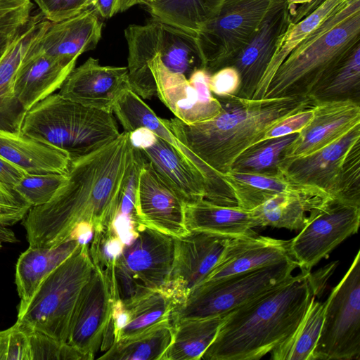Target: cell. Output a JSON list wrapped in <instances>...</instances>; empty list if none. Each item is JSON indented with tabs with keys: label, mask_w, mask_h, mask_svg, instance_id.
I'll use <instances>...</instances> for the list:
<instances>
[{
	"label": "cell",
	"mask_w": 360,
	"mask_h": 360,
	"mask_svg": "<svg viewBox=\"0 0 360 360\" xmlns=\"http://www.w3.org/2000/svg\"><path fill=\"white\" fill-rule=\"evenodd\" d=\"M129 133L70 160L66 179L46 203L31 207L22 224L29 245L53 247L89 241L110 225L134 160Z\"/></svg>",
	"instance_id": "1"
},
{
	"label": "cell",
	"mask_w": 360,
	"mask_h": 360,
	"mask_svg": "<svg viewBox=\"0 0 360 360\" xmlns=\"http://www.w3.org/2000/svg\"><path fill=\"white\" fill-rule=\"evenodd\" d=\"M310 271H301L224 316L203 360H257L285 342L316 297Z\"/></svg>",
	"instance_id": "2"
},
{
	"label": "cell",
	"mask_w": 360,
	"mask_h": 360,
	"mask_svg": "<svg viewBox=\"0 0 360 360\" xmlns=\"http://www.w3.org/2000/svg\"><path fill=\"white\" fill-rule=\"evenodd\" d=\"M216 98L221 109L208 120L188 124L175 117L166 122L179 141L220 174L230 171L240 154L261 141L273 125L314 103L302 96Z\"/></svg>",
	"instance_id": "3"
},
{
	"label": "cell",
	"mask_w": 360,
	"mask_h": 360,
	"mask_svg": "<svg viewBox=\"0 0 360 360\" xmlns=\"http://www.w3.org/2000/svg\"><path fill=\"white\" fill-rule=\"evenodd\" d=\"M360 44V0H347L297 46L264 98L308 96L316 84Z\"/></svg>",
	"instance_id": "4"
},
{
	"label": "cell",
	"mask_w": 360,
	"mask_h": 360,
	"mask_svg": "<svg viewBox=\"0 0 360 360\" xmlns=\"http://www.w3.org/2000/svg\"><path fill=\"white\" fill-rule=\"evenodd\" d=\"M21 131L65 153L70 160L87 155L120 135L112 112L52 94L26 111Z\"/></svg>",
	"instance_id": "5"
},
{
	"label": "cell",
	"mask_w": 360,
	"mask_h": 360,
	"mask_svg": "<svg viewBox=\"0 0 360 360\" xmlns=\"http://www.w3.org/2000/svg\"><path fill=\"white\" fill-rule=\"evenodd\" d=\"M94 269L89 243L80 244L40 284L30 302L18 309L16 322L67 343L72 315Z\"/></svg>",
	"instance_id": "6"
},
{
	"label": "cell",
	"mask_w": 360,
	"mask_h": 360,
	"mask_svg": "<svg viewBox=\"0 0 360 360\" xmlns=\"http://www.w3.org/2000/svg\"><path fill=\"white\" fill-rule=\"evenodd\" d=\"M279 169L297 183L360 205V124L312 153L283 159Z\"/></svg>",
	"instance_id": "7"
},
{
	"label": "cell",
	"mask_w": 360,
	"mask_h": 360,
	"mask_svg": "<svg viewBox=\"0 0 360 360\" xmlns=\"http://www.w3.org/2000/svg\"><path fill=\"white\" fill-rule=\"evenodd\" d=\"M299 268L292 258L262 268L204 282L172 312V324L184 319L224 316L288 279Z\"/></svg>",
	"instance_id": "8"
},
{
	"label": "cell",
	"mask_w": 360,
	"mask_h": 360,
	"mask_svg": "<svg viewBox=\"0 0 360 360\" xmlns=\"http://www.w3.org/2000/svg\"><path fill=\"white\" fill-rule=\"evenodd\" d=\"M174 258V237L142 226L124 245L112 272L115 301L128 304L143 295L165 289Z\"/></svg>",
	"instance_id": "9"
},
{
	"label": "cell",
	"mask_w": 360,
	"mask_h": 360,
	"mask_svg": "<svg viewBox=\"0 0 360 360\" xmlns=\"http://www.w3.org/2000/svg\"><path fill=\"white\" fill-rule=\"evenodd\" d=\"M360 254L325 302L313 360L360 359Z\"/></svg>",
	"instance_id": "10"
},
{
	"label": "cell",
	"mask_w": 360,
	"mask_h": 360,
	"mask_svg": "<svg viewBox=\"0 0 360 360\" xmlns=\"http://www.w3.org/2000/svg\"><path fill=\"white\" fill-rule=\"evenodd\" d=\"M272 0H225L197 34L205 70L210 75L230 66L247 44Z\"/></svg>",
	"instance_id": "11"
},
{
	"label": "cell",
	"mask_w": 360,
	"mask_h": 360,
	"mask_svg": "<svg viewBox=\"0 0 360 360\" xmlns=\"http://www.w3.org/2000/svg\"><path fill=\"white\" fill-rule=\"evenodd\" d=\"M309 214L304 226L290 244L292 258L306 271L357 232L360 205L328 196Z\"/></svg>",
	"instance_id": "12"
},
{
	"label": "cell",
	"mask_w": 360,
	"mask_h": 360,
	"mask_svg": "<svg viewBox=\"0 0 360 360\" xmlns=\"http://www.w3.org/2000/svg\"><path fill=\"white\" fill-rule=\"evenodd\" d=\"M112 112L121 123L124 131L129 133L138 127H145L169 143L203 179L205 200L223 206H238L234 193L223 174L209 166L179 141L166 120L158 117L131 89H127L120 96L112 108Z\"/></svg>",
	"instance_id": "13"
},
{
	"label": "cell",
	"mask_w": 360,
	"mask_h": 360,
	"mask_svg": "<svg viewBox=\"0 0 360 360\" xmlns=\"http://www.w3.org/2000/svg\"><path fill=\"white\" fill-rule=\"evenodd\" d=\"M128 59L157 56L172 72L187 79L205 68L197 37L160 20L153 19L145 25H130L124 31Z\"/></svg>",
	"instance_id": "14"
},
{
	"label": "cell",
	"mask_w": 360,
	"mask_h": 360,
	"mask_svg": "<svg viewBox=\"0 0 360 360\" xmlns=\"http://www.w3.org/2000/svg\"><path fill=\"white\" fill-rule=\"evenodd\" d=\"M115 298L110 278L94 265L87 282L76 302L70 324L67 343L85 360L93 359L112 326Z\"/></svg>",
	"instance_id": "15"
},
{
	"label": "cell",
	"mask_w": 360,
	"mask_h": 360,
	"mask_svg": "<svg viewBox=\"0 0 360 360\" xmlns=\"http://www.w3.org/2000/svg\"><path fill=\"white\" fill-rule=\"evenodd\" d=\"M230 237L200 231H189L174 238V258L169 283L165 288L176 306L199 285L219 262Z\"/></svg>",
	"instance_id": "16"
},
{
	"label": "cell",
	"mask_w": 360,
	"mask_h": 360,
	"mask_svg": "<svg viewBox=\"0 0 360 360\" xmlns=\"http://www.w3.org/2000/svg\"><path fill=\"white\" fill-rule=\"evenodd\" d=\"M286 0H272L257 30L230 66L240 77L236 96L252 98L275 53L280 38L291 24Z\"/></svg>",
	"instance_id": "17"
},
{
	"label": "cell",
	"mask_w": 360,
	"mask_h": 360,
	"mask_svg": "<svg viewBox=\"0 0 360 360\" xmlns=\"http://www.w3.org/2000/svg\"><path fill=\"white\" fill-rule=\"evenodd\" d=\"M186 203L145 160L137 176L136 211L141 226L174 238L189 232L185 221Z\"/></svg>",
	"instance_id": "18"
},
{
	"label": "cell",
	"mask_w": 360,
	"mask_h": 360,
	"mask_svg": "<svg viewBox=\"0 0 360 360\" xmlns=\"http://www.w3.org/2000/svg\"><path fill=\"white\" fill-rule=\"evenodd\" d=\"M130 88L127 67L103 66L89 58L74 68L58 94L86 106L112 112L124 91Z\"/></svg>",
	"instance_id": "19"
},
{
	"label": "cell",
	"mask_w": 360,
	"mask_h": 360,
	"mask_svg": "<svg viewBox=\"0 0 360 360\" xmlns=\"http://www.w3.org/2000/svg\"><path fill=\"white\" fill-rule=\"evenodd\" d=\"M313 110L311 120L285 148L283 159L312 153L360 124V103L354 101H314Z\"/></svg>",
	"instance_id": "20"
},
{
	"label": "cell",
	"mask_w": 360,
	"mask_h": 360,
	"mask_svg": "<svg viewBox=\"0 0 360 360\" xmlns=\"http://www.w3.org/2000/svg\"><path fill=\"white\" fill-rule=\"evenodd\" d=\"M103 23L91 7L66 20L50 22L27 53H43L58 60L72 62L98 43Z\"/></svg>",
	"instance_id": "21"
},
{
	"label": "cell",
	"mask_w": 360,
	"mask_h": 360,
	"mask_svg": "<svg viewBox=\"0 0 360 360\" xmlns=\"http://www.w3.org/2000/svg\"><path fill=\"white\" fill-rule=\"evenodd\" d=\"M290 244V240L259 236L255 232L231 238L219 262L201 283L292 258Z\"/></svg>",
	"instance_id": "22"
},
{
	"label": "cell",
	"mask_w": 360,
	"mask_h": 360,
	"mask_svg": "<svg viewBox=\"0 0 360 360\" xmlns=\"http://www.w3.org/2000/svg\"><path fill=\"white\" fill-rule=\"evenodd\" d=\"M49 24L40 13L32 15L0 58V129L21 131L25 112L15 98V78L28 49Z\"/></svg>",
	"instance_id": "23"
},
{
	"label": "cell",
	"mask_w": 360,
	"mask_h": 360,
	"mask_svg": "<svg viewBox=\"0 0 360 360\" xmlns=\"http://www.w3.org/2000/svg\"><path fill=\"white\" fill-rule=\"evenodd\" d=\"M76 61L56 59L43 53H26L14 82V96L25 112L60 89Z\"/></svg>",
	"instance_id": "24"
},
{
	"label": "cell",
	"mask_w": 360,
	"mask_h": 360,
	"mask_svg": "<svg viewBox=\"0 0 360 360\" xmlns=\"http://www.w3.org/2000/svg\"><path fill=\"white\" fill-rule=\"evenodd\" d=\"M0 157L28 174H66L70 164L65 153L20 130L0 129Z\"/></svg>",
	"instance_id": "25"
},
{
	"label": "cell",
	"mask_w": 360,
	"mask_h": 360,
	"mask_svg": "<svg viewBox=\"0 0 360 360\" xmlns=\"http://www.w3.org/2000/svg\"><path fill=\"white\" fill-rule=\"evenodd\" d=\"M139 150L186 204L205 199L206 190L203 179L169 143L157 136L150 145Z\"/></svg>",
	"instance_id": "26"
},
{
	"label": "cell",
	"mask_w": 360,
	"mask_h": 360,
	"mask_svg": "<svg viewBox=\"0 0 360 360\" xmlns=\"http://www.w3.org/2000/svg\"><path fill=\"white\" fill-rule=\"evenodd\" d=\"M232 188L238 205L253 210L277 195L329 196L318 188L297 183L281 171L273 174H251L229 171L222 174Z\"/></svg>",
	"instance_id": "27"
},
{
	"label": "cell",
	"mask_w": 360,
	"mask_h": 360,
	"mask_svg": "<svg viewBox=\"0 0 360 360\" xmlns=\"http://www.w3.org/2000/svg\"><path fill=\"white\" fill-rule=\"evenodd\" d=\"M185 221L188 231H205L230 238L255 233L262 227L252 210L240 206H223L205 199L185 205Z\"/></svg>",
	"instance_id": "28"
},
{
	"label": "cell",
	"mask_w": 360,
	"mask_h": 360,
	"mask_svg": "<svg viewBox=\"0 0 360 360\" xmlns=\"http://www.w3.org/2000/svg\"><path fill=\"white\" fill-rule=\"evenodd\" d=\"M176 307L174 299L165 289L149 292L128 304L115 301L112 342L132 336L170 319Z\"/></svg>",
	"instance_id": "29"
},
{
	"label": "cell",
	"mask_w": 360,
	"mask_h": 360,
	"mask_svg": "<svg viewBox=\"0 0 360 360\" xmlns=\"http://www.w3.org/2000/svg\"><path fill=\"white\" fill-rule=\"evenodd\" d=\"M80 244L77 240H68L53 247L29 245L15 266V284L20 298L18 309L30 302L43 281Z\"/></svg>",
	"instance_id": "30"
},
{
	"label": "cell",
	"mask_w": 360,
	"mask_h": 360,
	"mask_svg": "<svg viewBox=\"0 0 360 360\" xmlns=\"http://www.w3.org/2000/svg\"><path fill=\"white\" fill-rule=\"evenodd\" d=\"M225 0H146L153 19L186 32H198L217 13Z\"/></svg>",
	"instance_id": "31"
},
{
	"label": "cell",
	"mask_w": 360,
	"mask_h": 360,
	"mask_svg": "<svg viewBox=\"0 0 360 360\" xmlns=\"http://www.w3.org/2000/svg\"><path fill=\"white\" fill-rule=\"evenodd\" d=\"M224 316L191 319L172 324L173 338L161 360H199L214 340Z\"/></svg>",
	"instance_id": "32"
},
{
	"label": "cell",
	"mask_w": 360,
	"mask_h": 360,
	"mask_svg": "<svg viewBox=\"0 0 360 360\" xmlns=\"http://www.w3.org/2000/svg\"><path fill=\"white\" fill-rule=\"evenodd\" d=\"M308 96L314 101L360 103V44L316 84Z\"/></svg>",
	"instance_id": "33"
},
{
	"label": "cell",
	"mask_w": 360,
	"mask_h": 360,
	"mask_svg": "<svg viewBox=\"0 0 360 360\" xmlns=\"http://www.w3.org/2000/svg\"><path fill=\"white\" fill-rule=\"evenodd\" d=\"M170 319L160 322L132 336L112 342L98 357L104 360H161L173 338Z\"/></svg>",
	"instance_id": "34"
},
{
	"label": "cell",
	"mask_w": 360,
	"mask_h": 360,
	"mask_svg": "<svg viewBox=\"0 0 360 360\" xmlns=\"http://www.w3.org/2000/svg\"><path fill=\"white\" fill-rule=\"evenodd\" d=\"M347 0H326L313 12L296 23H291L280 38L273 58L252 96L264 97L268 87L279 66L290 53L309 35L326 18Z\"/></svg>",
	"instance_id": "35"
},
{
	"label": "cell",
	"mask_w": 360,
	"mask_h": 360,
	"mask_svg": "<svg viewBox=\"0 0 360 360\" xmlns=\"http://www.w3.org/2000/svg\"><path fill=\"white\" fill-rule=\"evenodd\" d=\"M328 196L277 195L253 210L263 226L300 231L307 222V213Z\"/></svg>",
	"instance_id": "36"
},
{
	"label": "cell",
	"mask_w": 360,
	"mask_h": 360,
	"mask_svg": "<svg viewBox=\"0 0 360 360\" xmlns=\"http://www.w3.org/2000/svg\"><path fill=\"white\" fill-rule=\"evenodd\" d=\"M326 302L313 297L308 309L293 334L271 352L273 360H313L324 318Z\"/></svg>",
	"instance_id": "37"
},
{
	"label": "cell",
	"mask_w": 360,
	"mask_h": 360,
	"mask_svg": "<svg viewBox=\"0 0 360 360\" xmlns=\"http://www.w3.org/2000/svg\"><path fill=\"white\" fill-rule=\"evenodd\" d=\"M297 134L268 139L252 145L235 160L231 170L251 174L278 172L284 150Z\"/></svg>",
	"instance_id": "38"
},
{
	"label": "cell",
	"mask_w": 360,
	"mask_h": 360,
	"mask_svg": "<svg viewBox=\"0 0 360 360\" xmlns=\"http://www.w3.org/2000/svg\"><path fill=\"white\" fill-rule=\"evenodd\" d=\"M66 179V174H26L13 187L31 207L48 202Z\"/></svg>",
	"instance_id": "39"
},
{
	"label": "cell",
	"mask_w": 360,
	"mask_h": 360,
	"mask_svg": "<svg viewBox=\"0 0 360 360\" xmlns=\"http://www.w3.org/2000/svg\"><path fill=\"white\" fill-rule=\"evenodd\" d=\"M25 331L30 340V360H85L81 353L68 343H62L37 331L27 330Z\"/></svg>",
	"instance_id": "40"
},
{
	"label": "cell",
	"mask_w": 360,
	"mask_h": 360,
	"mask_svg": "<svg viewBox=\"0 0 360 360\" xmlns=\"http://www.w3.org/2000/svg\"><path fill=\"white\" fill-rule=\"evenodd\" d=\"M0 360H30L28 334L17 322L0 330Z\"/></svg>",
	"instance_id": "41"
},
{
	"label": "cell",
	"mask_w": 360,
	"mask_h": 360,
	"mask_svg": "<svg viewBox=\"0 0 360 360\" xmlns=\"http://www.w3.org/2000/svg\"><path fill=\"white\" fill-rule=\"evenodd\" d=\"M32 8L31 0H0V33L18 32L29 21Z\"/></svg>",
	"instance_id": "42"
},
{
	"label": "cell",
	"mask_w": 360,
	"mask_h": 360,
	"mask_svg": "<svg viewBox=\"0 0 360 360\" xmlns=\"http://www.w3.org/2000/svg\"><path fill=\"white\" fill-rule=\"evenodd\" d=\"M30 207L12 186L0 182V227L22 221Z\"/></svg>",
	"instance_id": "43"
},
{
	"label": "cell",
	"mask_w": 360,
	"mask_h": 360,
	"mask_svg": "<svg viewBox=\"0 0 360 360\" xmlns=\"http://www.w3.org/2000/svg\"><path fill=\"white\" fill-rule=\"evenodd\" d=\"M88 0H34L40 13L51 22H57L72 18L85 11Z\"/></svg>",
	"instance_id": "44"
},
{
	"label": "cell",
	"mask_w": 360,
	"mask_h": 360,
	"mask_svg": "<svg viewBox=\"0 0 360 360\" xmlns=\"http://www.w3.org/2000/svg\"><path fill=\"white\" fill-rule=\"evenodd\" d=\"M313 114L312 105L285 117L269 129L262 141L299 133L311 120Z\"/></svg>",
	"instance_id": "45"
},
{
	"label": "cell",
	"mask_w": 360,
	"mask_h": 360,
	"mask_svg": "<svg viewBox=\"0 0 360 360\" xmlns=\"http://www.w3.org/2000/svg\"><path fill=\"white\" fill-rule=\"evenodd\" d=\"M240 82L238 71L232 66H227L210 75L209 87L214 96L226 97L236 95Z\"/></svg>",
	"instance_id": "46"
},
{
	"label": "cell",
	"mask_w": 360,
	"mask_h": 360,
	"mask_svg": "<svg viewBox=\"0 0 360 360\" xmlns=\"http://www.w3.org/2000/svg\"><path fill=\"white\" fill-rule=\"evenodd\" d=\"M338 262H333L314 274H310L311 281L313 285L316 297L321 295L326 288L330 276L338 266Z\"/></svg>",
	"instance_id": "47"
},
{
	"label": "cell",
	"mask_w": 360,
	"mask_h": 360,
	"mask_svg": "<svg viewBox=\"0 0 360 360\" xmlns=\"http://www.w3.org/2000/svg\"><path fill=\"white\" fill-rule=\"evenodd\" d=\"M26 173L0 157V182L13 186Z\"/></svg>",
	"instance_id": "48"
},
{
	"label": "cell",
	"mask_w": 360,
	"mask_h": 360,
	"mask_svg": "<svg viewBox=\"0 0 360 360\" xmlns=\"http://www.w3.org/2000/svg\"><path fill=\"white\" fill-rule=\"evenodd\" d=\"M325 1L326 0H314L307 4L299 6L290 15L291 22L293 24L297 22L303 18L313 12Z\"/></svg>",
	"instance_id": "49"
},
{
	"label": "cell",
	"mask_w": 360,
	"mask_h": 360,
	"mask_svg": "<svg viewBox=\"0 0 360 360\" xmlns=\"http://www.w3.org/2000/svg\"><path fill=\"white\" fill-rule=\"evenodd\" d=\"M20 31L15 34L0 33V58L3 56Z\"/></svg>",
	"instance_id": "50"
},
{
	"label": "cell",
	"mask_w": 360,
	"mask_h": 360,
	"mask_svg": "<svg viewBox=\"0 0 360 360\" xmlns=\"http://www.w3.org/2000/svg\"><path fill=\"white\" fill-rule=\"evenodd\" d=\"M16 241L15 233L8 227H0V250L4 243Z\"/></svg>",
	"instance_id": "51"
},
{
	"label": "cell",
	"mask_w": 360,
	"mask_h": 360,
	"mask_svg": "<svg viewBox=\"0 0 360 360\" xmlns=\"http://www.w3.org/2000/svg\"><path fill=\"white\" fill-rule=\"evenodd\" d=\"M146 0H122L120 5V12H123L130 7L136 4H145Z\"/></svg>",
	"instance_id": "52"
},
{
	"label": "cell",
	"mask_w": 360,
	"mask_h": 360,
	"mask_svg": "<svg viewBox=\"0 0 360 360\" xmlns=\"http://www.w3.org/2000/svg\"><path fill=\"white\" fill-rule=\"evenodd\" d=\"M314 0H286L290 15L297 8V5L301 6L310 3Z\"/></svg>",
	"instance_id": "53"
},
{
	"label": "cell",
	"mask_w": 360,
	"mask_h": 360,
	"mask_svg": "<svg viewBox=\"0 0 360 360\" xmlns=\"http://www.w3.org/2000/svg\"><path fill=\"white\" fill-rule=\"evenodd\" d=\"M96 0H88L85 6V9L86 10L91 8L93 6V4L96 2Z\"/></svg>",
	"instance_id": "54"
}]
</instances>
